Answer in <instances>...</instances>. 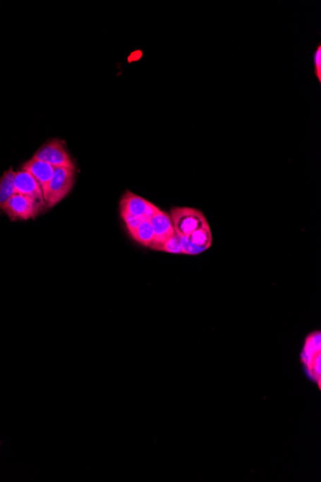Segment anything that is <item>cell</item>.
I'll use <instances>...</instances> for the list:
<instances>
[{"instance_id": "obj_1", "label": "cell", "mask_w": 321, "mask_h": 482, "mask_svg": "<svg viewBox=\"0 0 321 482\" xmlns=\"http://www.w3.org/2000/svg\"><path fill=\"white\" fill-rule=\"evenodd\" d=\"M175 233L178 236H190L196 230L209 227L205 215L192 207H174L169 213Z\"/></svg>"}, {"instance_id": "obj_2", "label": "cell", "mask_w": 321, "mask_h": 482, "mask_svg": "<svg viewBox=\"0 0 321 482\" xmlns=\"http://www.w3.org/2000/svg\"><path fill=\"white\" fill-rule=\"evenodd\" d=\"M75 182V169L55 168L46 195L47 207L52 208L68 195Z\"/></svg>"}, {"instance_id": "obj_3", "label": "cell", "mask_w": 321, "mask_h": 482, "mask_svg": "<svg viewBox=\"0 0 321 482\" xmlns=\"http://www.w3.org/2000/svg\"><path fill=\"white\" fill-rule=\"evenodd\" d=\"M42 207L33 198L20 194H15L1 209L12 221H28L34 219Z\"/></svg>"}, {"instance_id": "obj_4", "label": "cell", "mask_w": 321, "mask_h": 482, "mask_svg": "<svg viewBox=\"0 0 321 482\" xmlns=\"http://www.w3.org/2000/svg\"><path fill=\"white\" fill-rule=\"evenodd\" d=\"M38 160L44 161L54 168L75 169L70 155L66 152L65 145L59 140H52L39 148L33 156Z\"/></svg>"}, {"instance_id": "obj_5", "label": "cell", "mask_w": 321, "mask_h": 482, "mask_svg": "<svg viewBox=\"0 0 321 482\" xmlns=\"http://www.w3.org/2000/svg\"><path fill=\"white\" fill-rule=\"evenodd\" d=\"M159 210L157 206L140 195L133 194L127 191L121 201V213L150 221Z\"/></svg>"}, {"instance_id": "obj_6", "label": "cell", "mask_w": 321, "mask_h": 482, "mask_svg": "<svg viewBox=\"0 0 321 482\" xmlns=\"http://www.w3.org/2000/svg\"><path fill=\"white\" fill-rule=\"evenodd\" d=\"M15 189L18 194L26 195V197L33 198L42 207L46 208V200L41 186L37 180L25 171H16L14 179Z\"/></svg>"}, {"instance_id": "obj_7", "label": "cell", "mask_w": 321, "mask_h": 482, "mask_svg": "<svg viewBox=\"0 0 321 482\" xmlns=\"http://www.w3.org/2000/svg\"><path fill=\"white\" fill-rule=\"evenodd\" d=\"M150 222L154 229V240L150 248L152 250L157 251L162 243L166 242L175 234L174 224H172L169 214L160 210V209L150 219Z\"/></svg>"}, {"instance_id": "obj_8", "label": "cell", "mask_w": 321, "mask_h": 482, "mask_svg": "<svg viewBox=\"0 0 321 482\" xmlns=\"http://www.w3.org/2000/svg\"><path fill=\"white\" fill-rule=\"evenodd\" d=\"M23 169L28 171L37 180L42 188V194L46 198L50 181H52L53 174H54V167L33 157L23 164Z\"/></svg>"}, {"instance_id": "obj_9", "label": "cell", "mask_w": 321, "mask_h": 482, "mask_svg": "<svg viewBox=\"0 0 321 482\" xmlns=\"http://www.w3.org/2000/svg\"><path fill=\"white\" fill-rule=\"evenodd\" d=\"M302 359L315 378V375L320 378V332L312 333L308 336Z\"/></svg>"}, {"instance_id": "obj_10", "label": "cell", "mask_w": 321, "mask_h": 482, "mask_svg": "<svg viewBox=\"0 0 321 482\" xmlns=\"http://www.w3.org/2000/svg\"><path fill=\"white\" fill-rule=\"evenodd\" d=\"M15 174L14 169L10 168L0 177V209L4 208L7 201L17 194L14 184Z\"/></svg>"}, {"instance_id": "obj_11", "label": "cell", "mask_w": 321, "mask_h": 482, "mask_svg": "<svg viewBox=\"0 0 321 482\" xmlns=\"http://www.w3.org/2000/svg\"><path fill=\"white\" fill-rule=\"evenodd\" d=\"M133 239L140 245L148 246L152 245L154 240V229L150 221H143L140 222L136 229L129 232Z\"/></svg>"}, {"instance_id": "obj_12", "label": "cell", "mask_w": 321, "mask_h": 482, "mask_svg": "<svg viewBox=\"0 0 321 482\" xmlns=\"http://www.w3.org/2000/svg\"><path fill=\"white\" fill-rule=\"evenodd\" d=\"M188 239L193 243V245L196 246L201 253L204 251L209 250L211 248L212 243H213V235H212L211 229L209 227H205V229H201L196 230V231L192 233Z\"/></svg>"}, {"instance_id": "obj_13", "label": "cell", "mask_w": 321, "mask_h": 482, "mask_svg": "<svg viewBox=\"0 0 321 482\" xmlns=\"http://www.w3.org/2000/svg\"><path fill=\"white\" fill-rule=\"evenodd\" d=\"M157 251H164V253L183 254L181 242L180 237L175 233L174 236L169 238L166 242L162 243Z\"/></svg>"}, {"instance_id": "obj_14", "label": "cell", "mask_w": 321, "mask_h": 482, "mask_svg": "<svg viewBox=\"0 0 321 482\" xmlns=\"http://www.w3.org/2000/svg\"><path fill=\"white\" fill-rule=\"evenodd\" d=\"M180 237V242H181L183 254H187V255H198L200 254L201 251L198 250L196 246L193 245L188 237Z\"/></svg>"}, {"instance_id": "obj_15", "label": "cell", "mask_w": 321, "mask_h": 482, "mask_svg": "<svg viewBox=\"0 0 321 482\" xmlns=\"http://www.w3.org/2000/svg\"><path fill=\"white\" fill-rule=\"evenodd\" d=\"M315 73L317 80L321 81V47H317L314 54Z\"/></svg>"}]
</instances>
